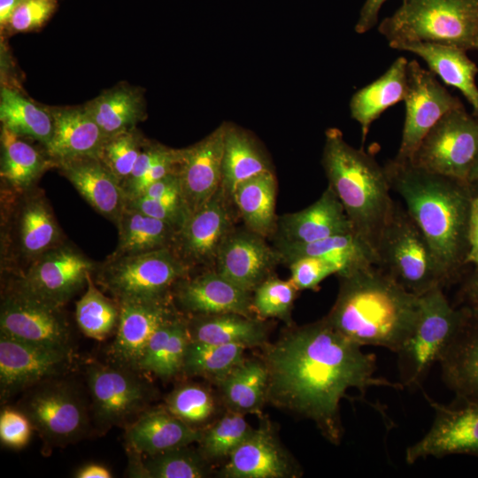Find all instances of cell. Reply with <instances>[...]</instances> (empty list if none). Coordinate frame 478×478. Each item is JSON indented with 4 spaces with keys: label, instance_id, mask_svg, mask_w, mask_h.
Returning <instances> with one entry per match:
<instances>
[{
    "label": "cell",
    "instance_id": "18",
    "mask_svg": "<svg viewBox=\"0 0 478 478\" xmlns=\"http://www.w3.org/2000/svg\"><path fill=\"white\" fill-rule=\"evenodd\" d=\"M73 351L17 340L0 334V397L16 394L66 374Z\"/></svg>",
    "mask_w": 478,
    "mask_h": 478
},
{
    "label": "cell",
    "instance_id": "5",
    "mask_svg": "<svg viewBox=\"0 0 478 478\" xmlns=\"http://www.w3.org/2000/svg\"><path fill=\"white\" fill-rule=\"evenodd\" d=\"M378 31L389 46L428 42L478 51V0H403Z\"/></svg>",
    "mask_w": 478,
    "mask_h": 478
},
{
    "label": "cell",
    "instance_id": "12",
    "mask_svg": "<svg viewBox=\"0 0 478 478\" xmlns=\"http://www.w3.org/2000/svg\"><path fill=\"white\" fill-rule=\"evenodd\" d=\"M0 334L35 344L72 351L71 328L62 307L9 281L1 297Z\"/></svg>",
    "mask_w": 478,
    "mask_h": 478
},
{
    "label": "cell",
    "instance_id": "11",
    "mask_svg": "<svg viewBox=\"0 0 478 478\" xmlns=\"http://www.w3.org/2000/svg\"><path fill=\"white\" fill-rule=\"evenodd\" d=\"M477 157L478 118L466 112L463 106L450 111L438 120L421 140L410 162L469 182Z\"/></svg>",
    "mask_w": 478,
    "mask_h": 478
},
{
    "label": "cell",
    "instance_id": "40",
    "mask_svg": "<svg viewBox=\"0 0 478 478\" xmlns=\"http://www.w3.org/2000/svg\"><path fill=\"white\" fill-rule=\"evenodd\" d=\"M0 120L2 127L19 136L35 139L44 148L51 140L53 119L50 110L5 86L0 90Z\"/></svg>",
    "mask_w": 478,
    "mask_h": 478
},
{
    "label": "cell",
    "instance_id": "48",
    "mask_svg": "<svg viewBox=\"0 0 478 478\" xmlns=\"http://www.w3.org/2000/svg\"><path fill=\"white\" fill-rule=\"evenodd\" d=\"M126 206L168 222L178 230L188 218L181 193H173L158 199L144 197L127 199Z\"/></svg>",
    "mask_w": 478,
    "mask_h": 478
},
{
    "label": "cell",
    "instance_id": "32",
    "mask_svg": "<svg viewBox=\"0 0 478 478\" xmlns=\"http://www.w3.org/2000/svg\"><path fill=\"white\" fill-rule=\"evenodd\" d=\"M4 127L1 128L0 175L4 189L24 191L36 186L42 174L54 166L47 153Z\"/></svg>",
    "mask_w": 478,
    "mask_h": 478
},
{
    "label": "cell",
    "instance_id": "49",
    "mask_svg": "<svg viewBox=\"0 0 478 478\" xmlns=\"http://www.w3.org/2000/svg\"><path fill=\"white\" fill-rule=\"evenodd\" d=\"M289 265L290 281L298 290L316 289L324 279L340 271L335 264L315 257L299 258Z\"/></svg>",
    "mask_w": 478,
    "mask_h": 478
},
{
    "label": "cell",
    "instance_id": "44",
    "mask_svg": "<svg viewBox=\"0 0 478 478\" xmlns=\"http://www.w3.org/2000/svg\"><path fill=\"white\" fill-rule=\"evenodd\" d=\"M251 430L243 413L231 411L203 432L200 452L207 460L228 458Z\"/></svg>",
    "mask_w": 478,
    "mask_h": 478
},
{
    "label": "cell",
    "instance_id": "43",
    "mask_svg": "<svg viewBox=\"0 0 478 478\" xmlns=\"http://www.w3.org/2000/svg\"><path fill=\"white\" fill-rule=\"evenodd\" d=\"M75 318L82 333L95 340H104L117 328L120 305L96 287L92 274L88 276L85 292L76 302Z\"/></svg>",
    "mask_w": 478,
    "mask_h": 478
},
{
    "label": "cell",
    "instance_id": "39",
    "mask_svg": "<svg viewBox=\"0 0 478 478\" xmlns=\"http://www.w3.org/2000/svg\"><path fill=\"white\" fill-rule=\"evenodd\" d=\"M130 475L146 478H203L209 474L207 459L201 452L188 446L178 447L153 455L141 454L129 449Z\"/></svg>",
    "mask_w": 478,
    "mask_h": 478
},
{
    "label": "cell",
    "instance_id": "3",
    "mask_svg": "<svg viewBox=\"0 0 478 478\" xmlns=\"http://www.w3.org/2000/svg\"><path fill=\"white\" fill-rule=\"evenodd\" d=\"M384 169L391 190L431 245L451 282L465 264L473 197L471 183L434 173L410 161L389 160Z\"/></svg>",
    "mask_w": 478,
    "mask_h": 478
},
{
    "label": "cell",
    "instance_id": "13",
    "mask_svg": "<svg viewBox=\"0 0 478 478\" xmlns=\"http://www.w3.org/2000/svg\"><path fill=\"white\" fill-rule=\"evenodd\" d=\"M424 396L434 410V420L424 436L406 449V463L455 454L478 456V400L455 396L444 405Z\"/></svg>",
    "mask_w": 478,
    "mask_h": 478
},
{
    "label": "cell",
    "instance_id": "10",
    "mask_svg": "<svg viewBox=\"0 0 478 478\" xmlns=\"http://www.w3.org/2000/svg\"><path fill=\"white\" fill-rule=\"evenodd\" d=\"M58 378L30 388L18 408L45 443L52 446H62L81 439L89 428V416L82 398L73 386Z\"/></svg>",
    "mask_w": 478,
    "mask_h": 478
},
{
    "label": "cell",
    "instance_id": "35",
    "mask_svg": "<svg viewBox=\"0 0 478 478\" xmlns=\"http://www.w3.org/2000/svg\"><path fill=\"white\" fill-rule=\"evenodd\" d=\"M116 227L118 243L110 255L112 258L171 248L178 231L168 222L127 206Z\"/></svg>",
    "mask_w": 478,
    "mask_h": 478
},
{
    "label": "cell",
    "instance_id": "2",
    "mask_svg": "<svg viewBox=\"0 0 478 478\" xmlns=\"http://www.w3.org/2000/svg\"><path fill=\"white\" fill-rule=\"evenodd\" d=\"M337 276L338 294L325 319L358 345L385 348L396 354L414 329L420 297L374 264Z\"/></svg>",
    "mask_w": 478,
    "mask_h": 478
},
{
    "label": "cell",
    "instance_id": "22",
    "mask_svg": "<svg viewBox=\"0 0 478 478\" xmlns=\"http://www.w3.org/2000/svg\"><path fill=\"white\" fill-rule=\"evenodd\" d=\"M173 299L189 315L235 312L252 316V293L238 287L215 269L178 281Z\"/></svg>",
    "mask_w": 478,
    "mask_h": 478
},
{
    "label": "cell",
    "instance_id": "37",
    "mask_svg": "<svg viewBox=\"0 0 478 478\" xmlns=\"http://www.w3.org/2000/svg\"><path fill=\"white\" fill-rule=\"evenodd\" d=\"M189 335L187 320L179 313L163 323L150 339L138 371L168 379L182 370Z\"/></svg>",
    "mask_w": 478,
    "mask_h": 478
},
{
    "label": "cell",
    "instance_id": "47",
    "mask_svg": "<svg viewBox=\"0 0 478 478\" xmlns=\"http://www.w3.org/2000/svg\"><path fill=\"white\" fill-rule=\"evenodd\" d=\"M166 410L189 425L206 421L214 412L211 393L197 384H185L173 389L166 398Z\"/></svg>",
    "mask_w": 478,
    "mask_h": 478
},
{
    "label": "cell",
    "instance_id": "52",
    "mask_svg": "<svg viewBox=\"0 0 478 478\" xmlns=\"http://www.w3.org/2000/svg\"><path fill=\"white\" fill-rule=\"evenodd\" d=\"M179 150L167 148L156 163L135 182L123 189L127 199L138 197L149 185L178 171Z\"/></svg>",
    "mask_w": 478,
    "mask_h": 478
},
{
    "label": "cell",
    "instance_id": "16",
    "mask_svg": "<svg viewBox=\"0 0 478 478\" xmlns=\"http://www.w3.org/2000/svg\"><path fill=\"white\" fill-rule=\"evenodd\" d=\"M234 200L220 189L176 232L172 249L190 269L215 266L219 251L235 229Z\"/></svg>",
    "mask_w": 478,
    "mask_h": 478
},
{
    "label": "cell",
    "instance_id": "42",
    "mask_svg": "<svg viewBox=\"0 0 478 478\" xmlns=\"http://www.w3.org/2000/svg\"><path fill=\"white\" fill-rule=\"evenodd\" d=\"M245 349L238 344H215L189 340L181 371L189 375L220 382L243 361Z\"/></svg>",
    "mask_w": 478,
    "mask_h": 478
},
{
    "label": "cell",
    "instance_id": "15",
    "mask_svg": "<svg viewBox=\"0 0 478 478\" xmlns=\"http://www.w3.org/2000/svg\"><path fill=\"white\" fill-rule=\"evenodd\" d=\"M96 266L97 264L65 242L44 252L22 274L11 279L47 303L63 307L86 288L88 276Z\"/></svg>",
    "mask_w": 478,
    "mask_h": 478
},
{
    "label": "cell",
    "instance_id": "45",
    "mask_svg": "<svg viewBox=\"0 0 478 478\" xmlns=\"http://www.w3.org/2000/svg\"><path fill=\"white\" fill-rule=\"evenodd\" d=\"M146 141L135 127L105 138L98 158L122 184L132 173Z\"/></svg>",
    "mask_w": 478,
    "mask_h": 478
},
{
    "label": "cell",
    "instance_id": "1",
    "mask_svg": "<svg viewBox=\"0 0 478 478\" xmlns=\"http://www.w3.org/2000/svg\"><path fill=\"white\" fill-rule=\"evenodd\" d=\"M266 401L312 420L322 436L338 444L343 434L340 403L346 392L370 387L402 389L398 382L375 377L376 357L335 330L325 317L289 329L266 344Z\"/></svg>",
    "mask_w": 478,
    "mask_h": 478
},
{
    "label": "cell",
    "instance_id": "4",
    "mask_svg": "<svg viewBox=\"0 0 478 478\" xmlns=\"http://www.w3.org/2000/svg\"><path fill=\"white\" fill-rule=\"evenodd\" d=\"M322 166L354 235L377 258L380 238L397 205L384 166L363 149L351 146L334 127L325 134Z\"/></svg>",
    "mask_w": 478,
    "mask_h": 478
},
{
    "label": "cell",
    "instance_id": "58",
    "mask_svg": "<svg viewBox=\"0 0 478 478\" xmlns=\"http://www.w3.org/2000/svg\"><path fill=\"white\" fill-rule=\"evenodd\" d=\"M22 0H0V25L8 26L11 18Z\"/></svg>",
    "mask_w": 478,
    "mask_h": 478
},
{
    "label": "cell",
    "instance_id": "29",
    "mask_svg": "<svg viewBox=\"0 0 478 478\" xmlns=\"http://www.w3.org/2000/svg\"><path fill=\"white\" fill-rule=\"evenodd\" d=\"M203 432L189 425L167 410L140 414L126 433L129 449L153 455L199 442Z\"/></svg>",
    "mask_w": 478,
    "mask_h": 478
},
{
    "label": "cell",
    "instance_id": "31",
    "mask_svg": "<svg viewBox=\"0 0 478 478\" xmlns=\"http://www.w3.org/2000/svg\"><path fill=\"white\" fill-rule=\"evenodd\" d=\"M187 327L190 341L245 348L266 344V324L252 316L235 312L191 315Z\"/></svg>",
    "mask_w": 478,
    "mask_h": 478
},
{
    "label": "cell",
    "instance_id": "38",
    "mask_svg": "<svg viewBox=\"0 0 478 478\" xmlns=\"http://www.w3.org/2000/svg\"><path fill=\"white\" fill-rule=\"evenodd\" d=\"M105 138L133 128L144 118V104L138 90L119 86L84 105Z\"/></svg>",
    "mask_w": 478,
    "mask_h": 478
},
{
    "label": "cell",
    "instance_id": "25",
    "mask_svg": "<svg viewBox=\"0 0 478 478\" xmlns=\"http://www.w3.org/2000/svg\"><path fill=\"white\" fill-rule=\"evenodd\" d=\"M460 325L438 364L456 397L478 400V303L462 307Z\"/></svg>",
    "mask_w": 478,
    "mask_h": 478
},
{
    "label": "cell",
    "instance_id": "8",
    "mask_svg": "<svg viewBox=\"0 0 478 478\" xmlns=\"http://www.w3.org/2000/svg\"><path fill=\"white\" fill-rule=\"evenodd\" d=\"M95 281L118 303L172 296L175 284L191 270L172 248L121 257L97 265Z\"/></svg>",
    "mask_w": 478,
    "mask_h": 478
},
{
    "label": "cell",
    "instance_id": "21",
    "mask_svg": "<svg viewBox=\"0 0 478 478\" xmlns=\"http://www.w3.org/2000/svg\"><path fill=\"white\" fill-rule=\"evenodd\" d=\"M265 239L248 228L235 227L219 251L214 269L252 293L282 262L277 250L270 247Z\"/></svg>",
    "mask_w": 478,
    "mask_h": 478
},
{
    "label": "cell",
    "instance_id": "6",
    "mask_svg": "<svg viewBox=\"0 0 478 478\" xmlns=\"http://www.w3.org/2000/svg\"><path fill=\"white\" fill-rule=\"evenodd\" d=\"M1 196L2 269L16 276L65 239L44 192L37 186L20 192L2 188Z\"/></svg>",
    "mask_w": 478,
    "mask_h": 478
},
{
    "label": "cell",
    "instance_id": "50",
    "mask_svg": "<svg viewBox=\"0 0 478 478\" xmlns=\"http://www.w3.org/2000/svg\"><path fill=\"white\" fill-rule=\"evenodd\" d=\"M57 0H22L10 19L12 31L27 32L42 26L52 14Z\"/></svg>",
    "mask_w": 478,
    "mask_h": 478
},
{
    "label": "cell",
    "instance_id": "26",
    "mask_svg": "<svg viewBox=\"0 0 478 478\" xmlns=\"http://www.w3.org/2000/svg\"><path fill=\"white\" fill-rule=\"evenodd\" d=\"M56 167L96 212L116 225L127 198L120 182L99 158L66 160Z\"/></svg>",
    "mask_w": 478,
    "mask_h": 478
},
{
    "label": "cell",
    "instance_id": "54",
    "mask_svg": "<svg viewBox=\"0 0 478 478\" xmlns=\"http://www.w3.org/2000/svg\"><path fill=\"white\" fill-rule=\"evenodd\" d=\"M180 179L177 172L171 173L149 185L138 197L158 199L173 193H181Z\"/></svg>",
    "mask_w": 478,
    "mask_h": 478
},
{
    "label": "cell",
    "instance_id": "57",
    "mask_svg": "<svg viewBox=\"0 0 478 478\" xmlns=\"http://www.w3.org/2000/svg\"><path fill=\"white\" fill-rule=\"evenodd\" d=\"M112 476L111 471L106 466L96 463L87 464L74 474L76 478H110Z\"/></svg>",
    "mask_w": 478,
    "mask_h": 478
},
{
    "label": "cell",
    "instance_id": "34",
    "mask_svg": "<svg viewBox=\"0 0 478 478\" xmlns=\"http://www.w3.org/2000/svg\"><path fill=\"white\" fill-rule=\"evenodd\" d=\"M273 171L258 143L245 130L226 123L221 188L233 199L239 183L263 172Z\"/></svg>",
    "mask_w": 478,
    "mask_h": 478
},
{
    "label": "cell",
    "instance_id": "7",
    "mask_svg": "<svg viewBox=\"0 0 478 478\" xmlns=\"http://www.w3.org/2000/svg\"><path fill=\"white\" fill-rule=\"evenodd\" d=\"M376 254V266L416 296L451 283L428 241L398 203L382 234Z\"/></svg>",
    "mask_w": 478,
    "mask_h": 478
},
{
    "label": "cell",
    "instance_id": "33",
    "mask_svg": "<svg viewBox=\"0 0 478 478\" xmlns=\"http://www.w3.org/2000/svg\"><path fill=\"white\" fill-rule=\"evenodd\" d=\"M276 179L273 171L263 172L239 183L233 200L246 228L266 238L274 235Z\"/></svg>",
    "mask_w": 478,
    "mask_h": 478
},
{
    "label": "cell",
    "instance_id": "60",
    "mask_svg": "<svg viewBox=\"0 0 478 478\" xmlns=\"http://www.w3.org/2000/svg\"><path fill=\"white\" fill-rule=\"evenodd\" d=\"M469 182L473 183L474 181H478V157L476 158L472 169L469 173L468 178Z\"/></svg>",
    "mask_w": 478,
    "mask_h": 478
},
{
    "label": "cell",
    "instance_id": "59",
    "mask_svg": "<svg viewBox=\"0 0 478 478\" xmlns=\"http://www.w3.org/2000/svg\"><path fill=\"white\" fill-rule=\"evenodd\" d=\"M462 294L467 304L478 303V272L466 281Z\"/></svg>",
    "mask_w": 478,
    "mask_h": 478
},
{
    "label": "cell",
    "instance_id": "53",
    "mask_svg": "<svg viewBox=\"0 0 478 478\" xmlns=\"http://www.w3.org/2000/svg\"><path fill=\"white\" fill-rule=\"evenodd\" d=\"M168 147L146 141L129 177L121 184L122 189L139 180L166 152Z\"/></svg>",
    "mask_w": 478,
    "mask_h": 478
},
{
    "label": "cell",
    "instance_id": "27",
    "mask_svg": "<svg viewBox=\"0 0 478 478\" xmlns=\"http://www.w3.org/2000/svg\"><path fill=\"white\" fill-rule=\"evenodd\" d=\"M49 110L53 119V133L45 151L55 167L66 160L98 158L105 136L84 105Z\"/></svg>",
    "mask_w": 478,
    "mask_h": 478
},
{
    "label": "cell",
    "instance_id": "23",
    "mask_svg": "<svg viewBox=\"0 0 478 478\" xmlns=\"http://www.w3.org/2000/svg\"><path fill=\"white\" fill-rule=\"evenodd\" d=\"M300 474V468L266 423L252 428L229 455L222 471V476L228 478H289Z\"/></svg>",
    "mask_w": 478,
    "mask_h": 478
},
{
    "label": "cell",
    "instance_id": "55",
    "mask_svg": "<svg viewBox=\"0 0 478 478\" xmlns=\"http://www.w3.org/2000/svg\"><path fill=\"white\" fill-rule=\"evenodd\" d=\"M465 264L478 266V197H474L471 203Z\"/></svg>",
    "mask_w": 478,
    "mask_h": 478
},
{
    "label": "cell",
    "instance_id": "28",
    "mask_svg": "<svg viewBox=\"0 0 478 478\" xmlns=\"http://www.w3.org/2000/svg\"><path fill=\"white\" fill-rule=\"evenodd\" d=\"M391 48L412 52L422 58L429 71L446 85L451 86L464 96L478 118V87L475 77L478 66L466 55V51L449 45L428 42L397 43Z\"/></svg>",
    "mask_w": 478,
    "mask_h": 478
},
{
    "label": "cell",
    "instance_id": "36",
    "mask_svg": "<svg viewBox=\"0 0 478 478\" xmlns=\"http://www.w3.org/2000/svg\"><path fill=\"white\" fill-rule=\"evenodd\" d=\"M274 248L280 253L281 261L287 264L303 257H315L330 261L339 267L337 275L366 265H377L375 255L354 234Z\"/></svg>",
    "mask_w": 478,
    "mask_h": 478
},
{
    "label": "cell",
    "instance_id": "9",
    "mask_svg": "<svg viewBox=\"0 0 478 478\" xmlns=\"http://www.w3.org/2000/svg\"><path fill=\"white\" fill-rule=\"evenodd\" d=\"M462 317V307H453L443 288L420 296V315L414 329L396 353L399 382L404 388L421 387L455 335Z\"/></svg>",
    "mask_w": 478,
    "mask_h": 478
},
{
    "label": "cell",
    "instance_id": "20",
    "mask_svg": "<svg viewBox=\"0 0 478 478\" xmlns=\"http://www.w3.org/2000/svg\"><path fill=\"white\" fill-rule=\"evenodd\" d=\"M118 304L120 318L110 355L115 364L138 371L140 360L154 332L178 314L173 295L160 299Z\"/></svg>",
    "mask_w": 478,
    "mask_h": 478
},
{
    "label": "cell",
    "instance_id": "46",
    "mask_svg": "<svg viewBox=\"0 0 478 478\" xmlns=\"http://www.w3.org/2000/svg\"><path fill=\"white\" fill-rule=\"evenodd\" d=\"M297 290L290 279L284 281L272 275L253 291V311L260 318L289 321Z\"/></svg>",
    "mask_w": 478,
    "mask_h": 478
},
{
    "label": "cell",
    "instance_id": "14",
    "mask_svg": "<svg viewBox=\"0 0 478 478\" xmlns=\"http://www.w3.org/2000/svg\"><path fill=\"white\" fill-rule=\"evenodd\" d=\"M404 102L405 118L400 146L394 158L400 162L412 160L421 140L444 114L463 107L460 100L416 60L407 64Z\"/></svg>",
    "mask_w": 478,
    "mask_h": 478
},
{
    "label": "cell",
    "instance_id": "51",
    "mask_svg": "<svg viewBox=\"0 0 478 478\" xmlns=\"http://www.w3.org/2000/svg\"><path fill=\"white\" fill-rule=\"evenodd\" d=\"M32 424L19 410L5 408L0 415V440L5 446L19 449L27 444Z\"/></svg>",
    "mask_w": 478,
    "mask_h": 478
},
{
    "label": "cell",
    "instance_id": "41",
    "mask_svg": "<svg viewBox=\"0 0 478 478\" xmlns=\"http://www.w3.org/2000/svg\"><path fill=\"white\" fill-rule=\"evenodd\" d=\"M267 383L266 365L256 359H243L219 382L230 410L243 414L261 409L266 401Z\"/></svg>",
    "mask_w": 478,
    "mask_h": 478
},
{
    "label": "cell",
    "instance_id": "17",
    "mask_svg": "<svg viewBox=\"0 0 478 478\" xmlns=\"http://www.w3.org/2000/svg\"><path fill=\"white\" fill-rule=\"evenodd\" d=\"M136 372L115 363L92 364L87 367L94 418L100 428L122 424L147 405L150 389Z\"/></svg>",
    "mask_w": 478,
    "mask_h": 478
},
{
    "label": "cell",
    "instance_id": "56",
    "mask_svg": "<svg viewBox=\"0 0 478 478\" xmlns=\"http://www.w3.org/2000/svg\"><path fill=\"white\" fill-rule=\"evenodd\" d=\"M386 0H366L360 9L359 16L355 26L358 34H364L374 27L378 21L381 7Z\"/></svg>",
    "mask_w": 478,
    "mask_h": 478
},
{
    "label": "cell",
    "instance_id": "24",
    "mask_svg": "<svg viewBox=\"0 0 478 478\" xmlns=\"http://www.w3.org/2000/svg\"><path fill=\"white\" fill-rule=\"evenodd\" d=\"M347 234H354L351 223L336 194L328 186L308 207L278 218L275 246L304 244Z\"/></svg>",
    "mask_w": 478,
    "mask_h": 478
},
{
    "label": "cell",
    "instance_id": "19",
    "mask_svg": "<svg viewBox=\"0 0 478 478\" xmlns=\"http://www.w3.org/2000/svg\"><path fill=\"white\" fill-rule=\"evenodd\" d=\"M226 123L198 143L179 149L177 173L188 217L203 207L220 189Z\"/></svg>",
    "mask_w": 478,
    "mask_h": 478
},
{
    "label": "cell",
    "instance_id": "30",
    "mask_svg": "<svg viewBox=\"0 0 478 478\" xmlns=\"http://www.w3.org/2000/svg\"><path fill=\"white\" fill-rule=\"evenodd\" d=\"M408 60L398 57L378 79L358 89L350 102L351 115L360 126L362 143L372 123L388 108L404 101Z\"/></svg>",
    "mask_w": 478,
    "mask_h": 478
}]
</instances>
